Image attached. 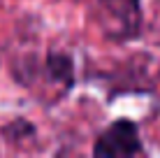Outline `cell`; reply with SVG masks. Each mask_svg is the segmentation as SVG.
Instances as JSON below:
<instances>
[{
	"instance_id": "cell-2",
	"label": "cell",
	"mask_w": 160,
	"mask_h": 158,
	"mask_svg": "<svg viewBox=\"0 0 160 158\" xmlns=\"http://www.w3.org/2000/svg\"><path fill=\"white\" fill-rule=\"evenodd\" d=\"M144 154L139 142V128L130 119H116L93 144V156L100 158H125Z\"/></svg>"
},
{
	"instance_id": "cell-3",
	"label": "cell",
	"mask_w": 160,
	"mask_h": 158,
	"mask_svg": "<svg viewBox=\"0 0 160 158\" xmlns=\"http://www.w3.org/2000/svg\"><path fill=\"white\" fill-rule=\"evenodd\" d=\"M47 72L53 81H60L63 86H72L74 74H72V58L68 54L51 51L47 56Z\"/></svg>"
},
{
	"instance_id": "cell-1",
	"label": "cell",
	"mask_w": 160,
	"mask_h": 158,
	"mask_svg": "<svg viewBox=\"0 0 160 158\" xmlns=\"http://www.w3.org/2000/svg\"><path fill=\"white\" fill-rule=\"evenodd\" d=\"M98 19L112 42H128L142 33L139 0H98Z\"/></svg>"
}]
</instances>
